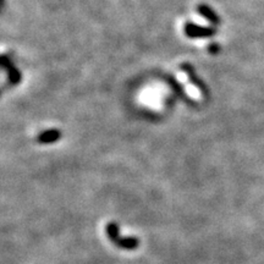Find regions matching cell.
Masks as SVG:
<instances>
[{
	"label": "cell",
	"mask_w": 264,
	"mask_h": 264,
	"mask_svg": "<svg viewBox=\"0 0 264 264\" xmlns=\"http://www.w3.org/2000/svg\"><path fill=\"white\" fill-rule=\"evenodd\" d=\"M105 233H107L110 242L117 246V247L122 248V250H135L140 245V240L135 236H127V237L121 236L122 234L120 231L119 225L114 221H110L105 225Z\"/></svg>",
	"instance_id": "obj_1"
},
{
	"label": "cell",
	"mask_w": 264,
	"mask_h": 264,
	"mask_svg": "<svg viewBox=\"0 0 264 264\" xmlns=\"http://www.w3.org/2000/svg\"><path fill=\"white\" fill-rule=\"evenodd\" d=\"M186 90H187L188 95H191L193 99H200V90L197 89V87L192 86V85H187V86H186Z\"/></svg>",
	"instance_id": "obj_2"
}]
</instances>
